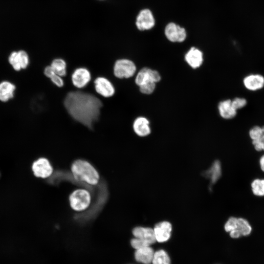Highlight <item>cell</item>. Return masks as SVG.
Wrapping results in <instances>:
<instances>
[{"instance_id": "28", "label": "cell", "mask_w": 264, "mask_h": 264, "mask_svg": "<svg viewBox=\"0 0 264 264\" xmlns=\"http://www.w3.org/2000/svg\"><path fill=\"white\" fill-rule=\"evenodd\" d=\"M237 219L236 217H231L227 220L224 225V230L226 233H228L236 228Z\"/></svg>"}, {"instance_id": "31", "label": "cell", "mask_w": 264, "mask_h": 264, "mask_svg": "<svg viewBox=\"0 0 264 264\" xmlns=\"http://www.w3.org/2000/svg\"><path fill=\"white\" fill-rule=\"evenodd\" d=\"M252 144L257 151H264V140L252 141Z\"/></svg>"}, {"instance_id": "10", "label": "cell", "mask_w": 264, "mask_h": 264, "mask_svg": "<svg viewBox=\"0 0 264 264\" xmlns=\"http://www.w3.org/2000/svg\"><path fill=\"white\" fill-rule=\"evenodd\" d=\"M165 34L172 42H182L186 38L185 29L174 22L169 23L165 27Z\"/></svg>"}, {"instance_id": "4", "label": "cell", "mask_w": 264, "mask_h": 264, "mask_svg": "<svg viewBox=\"0 0 264 264\" xmlns=\"http://www.w3.org/2000/svg\"><path fill=\"white\" fill-rule=\"evenodd\" d=\"M136 68L134 63L127 59L117 60L114 64L113 73L118 78H129L132 77L136 72Z\"/></svg>"}, {"instance_id": "8", "label": "cell", "mask_w": 264, "mask_h": 264, "mask_svg": "<svg viewBox=\"0 0 264 264\" xmlns=\"http://www.w3.org/2000/svg\"><path fill=\"white\" fill-rule=\"evenodd\" d=\"M8 62L14 70L20 71L28 66L29 59L27 53L25 51H14L9 56Z\"/></svg>"}, {"instance_id": "13", "label": "cell", "mask_w": 264, "mask_h": 264, "mask_svg": "<svg viewBox=\"0 0 264 264\" xmlns=\"http://www.w3.org/2000/svg\"><path fill=\"white\" fill-rule=\"evenodd\" d=\"M90 79V73L85 67L77 68L73 71L71 75L72 84L75 87L79 88L86 86Z\"/></svg>"}, {"instance_id": "1", "label": "cell", "mask_w": 264, "mask_h": 264, "mask_svg": "<svg viewBox=\"0 0 264 264\" xmlns=\"http://www.w3.org/2000/svg\"><path fill=\"white\" fill-rule=\"evenodd\" d=\"M64 105L72 118L90 129L98 121L103 106L95 95L80 91L67 93Z\"/></svg>"}, {"instance_id": "32", "label": "cell", "mask_w": 264, "mask_h": 264, "mask_svg": "<svg viewBox=\"0 0 264 264\" xmlns=\"http://www.w3.org/2000/svg\"><path fill=\"white\" fill-rule=\"evenodd\" d=\"M259 163L261 170L264 172V154L261 157Z\"/></svg>"}, {"instance_id": "26", "label": "cell", "mask_w": 264, "mask_h": 264, "mask_svg": "<svg viewBox=\"0 0 264 264\" xmlns=\"http://www.w3.org/2000/svg\"><path fill=\"white\" fill-rule=\"evenodd\" d=\"M139 87V90L142 93L150 94L153 92L155 88V83L150 82L145 83Z\"/></svg>"}, {"instance_id": "11", "label": "cell", "mask_w": 264, "mask_h": 264, "mask_svg": "<svg viewBox=\"0 0 264 264\" xmlns=\"http://www.w3.org/2000/svg\"><path fill=\"white\" fill-rule=\"evenodd\" d=\"M160 79V75L157 71L148 67H144L138 72L135 79V82L139 87L150 82L156 83Z\"/></svg>"}, {"instance_id": "21", "label": "cell", "mask_w": 264, "mask_h": 264, "mask_svg": "<svg viewBox=\"0 0 264 264\" xmlns=\"http://www.w3.org/2000/svg\"><path fill=\"white\" fill-rule=\"evenodd\" d=\"M152 264H171V259L166 250L157 248L154 251Z\"/></svg>"}, {"instance_id": "3", "label": "cell", "mask_w": 264, "mask_h": 264, "mask_svg": "<svg viewBox=\"0 0 264 264\" xmlns=\"http://www.w3.org/2000/svg\"><path fill=\"white\" fill-rule=\"evenodd\" d=\"M68 200L70 207L75 211L86 210L90 205L91 196L90 192L84 188H78L70 194Z\"/></svg>"}, {"instance_id": "20", "label": "cell", "mask_w": 264, "mask_h": 264, "mask_svg": "<svg viewBox=\"0 0 264 264\" xmlns=\"http://www.w3.org/2000/svg\"><path fill=\"white\" fill-rule=\"evenodd\" d=\"M218 108L220 115L224 119L233 118L237 114V110L233 108L231 100L229 99L220 102Z\"/></svg>"}, {"instance_id": "34", "label": "cell", "mask_w": 264, "mask_h": 264, "mask_svg": "<svg viewBox=\"0 0 264 264\" xmlns=\"http://www.w3.org/2000/svg\"></svg>"}, {"instance_id": "15", "label": "cell", "mask_w": 264, "mask_h": 264, "mask_svg": "<svg viewBox=\"0 0 264 264\" xmlns=\"http://www.w3.org/2000/svg\"><path fill=\"white\" fill-rule=\"evenodd\" d=\"M132 234L134 237L144 240L151 246L156 243L153 228L136 226L133 228Z\"/></svg>"}, {"instance_id": "24", "label": "cell", "mask_w": 264, "mask_h": 264, "mask_svg": "<svg viewBox=\"0 0 264 264\" xmlns=\"http://www.w3.org/2000/svg\"><path fill=\"white\" fill-rule=\"evenodd\" d=\"M44 74L49 78L52 82L58 87H63L64 83L62 77L56 74L50 66H47L44 69Z\"/></svg>"}, {"instance_id": "30", "label": "cell", "mask_w": 264, "mask_h": 264, "mask_svg": "<svg viewBox=\"0 0 264 264\" xmlns=\"http://www.w3.org/2000/svg\"><path fill=\"white\" fill-rule=\"evenodd\" d=\"M233 108L237 110L244 107L247 104L246 99L243 98H235L231 101Z\"/></svg>"}, {"instance_id": "18", "label": "cell", "mask_w": 264, "mask_h": 264, "mask_svg": "<svg viewBox=\"0 0 264 264\" xmlns=\"http://www.w3.org/2000/svg\"><path fill=\"white\" fill-rule=\"evenodd\" d=\"M133 129L135 133L139 136H147L151 132L149 120L144 117L136 118L133 123Z\"/></svg>"}, {"instance_id": "9", "label": "cell", "mask_w": 264, "mask_h": 264, "mask_svg": "<svg viewBox=\"0 0 264 264\" xmlns=\"http://www.w3.org/2000/svg\"><path fill=\"white\" fill-rule=\"evenodd\" d=\"M252 232L253 228L249 222L245 219L239 218L237 219L236 228L228 234L231 239H238L249 236Z\"/></svg>"}, {"instance_id": "5", "label": "cell", "mask_w": 264, "mask_h": 264, "mask_svg": "<svg viewBox=\"0 0 264 264\" xmlns=\"http://www.w3.org/2000/svg\"><path fill=\"white\" fill-rule=\"evenodd\" d=\"M32 170L35 176L42 178L50 177L53 173L52 165L45 157H40L36 160L32 165Z\"/></svg>"}, {"instance_id": "17", "label": "cell", "mask_w": 264, "mask_h": 264, "mask_svg": "<svg viewBox=\"0 0 264 264\" xmlns=\"http://www.w3.org/2000/svg\"><path fill=\"white\" fill-rule=\"evenodd\" d=\"M243 83L247 89L257 90L264 87V77L260 74H250L244 78Z\"/></svg>"}, {"instance_id": "19", "label": "cell", "mask_w": 264, "mask_h": 264, "mask_svg": "<svg viewBox=\"0 0 264 264\" xmlns=\"http://www.w3.org/2000/svg\"><path fill=\"white\" fill-rule=\"evenodd\" d=\"M16 86L8 81L0 83V101L7 102L13 98Z\"/></svg>"}, {"instance_id": "7", "label": "cell", "mask_w": 264, "mask_h": 264, "mask_svg": "<svg viewBox=\"0 0 264 264\" xmlns=\"http://www.w3.org/2000/svg\"><path fill=\"white\" fill-rule=\"evenodd\" d=\"M155 24V20L151 11L149 9L141 10L136 17L135 25L140 31L152 29Z\"/></svg>"}, {"instance_id": "25", "label": "cell", "mask_w": 264, "mask_h": 264, "mask_svg": "<svg viewBox=\"0 0 264 264\" xmlns=\"http://www.w3.org/2000/svg\"><path fill=\"white\" fill-rule=\"evenodd\" d=\"M253 194L258 197L264 196V179L257 178L251 183Z\"/></svg>"}, {"instance_id": "22", "label": "cell", "mask_w": 264, "mask_h": 264, "mask_svg": "<svg viewBox=\"0 0 264 264\" xmlns=\"http://www.w3.org/2000/svg\"><path fill=\"white\" fill-rule=\"evenodd\" d=\"M221 166L219 161H215L211 168L205 173V176L209 178L211 184H214L221 176Z\"/></svg>"}, {"instance_id": "14", "label": "cell", "mask_w": 264, "mask_h": 264, "mask_svg": "<svg viewBox=\"0 0 264 264\" xmlns=\"http://www.w3.org/2000/svg\"><path fill=\"white\" fill-rule=\"evenodd\" d=\"M154 251L152 246H147L134 250V259L139 264H152Z\"/></svg>"}, {"instance_id": "16", "label": "cell", "mask_w": 264, "mask_h": 264, "mask_svg": "<svg viewBox=\"0 0 264 264\" xmlns=\"http://www.w3.org/2000/svg\"><path fill=\"white\" fill-rule=\"evenodd\" d=\"M185 60L192 68L199 67L203 61L202 52L195 47H191L185 54Z\"/></svg>"}, {"instance_id": "6", "label": "cell", "mask_w": 264, "mask_h": 264, "mask_svg": "<svg viewBox=\"0 0 264 264\" xmlns=\"http://www.w3.org/2000/svg\"><path fill=\"white\" fill-rule=\"evenodd\" d=\"M153 229L157 243H165L172 237L173 227L172 224L169 221L159 222L154 225Z\"/></svg>"}, {"instance_id": "2", "label": "cell", "mask_w": 264, "mask_h": 264, "mask_svg": "<svg viewBox=\"0 0 264 264\" xmlns=\"http://www.w3.org/2000/svg\"><path fill=\"white\" fill-rule=\"evenodd\" d=\"M71 172L74 178L90 185H97L100 179L99 173L88 161L77 159L71 165Z\"/></svg>"}, {"instance_id": "12", "label": "cell", "mask_w": 264, "mask_h": 264, "mask_svg": "<svg viewBox=\"0 0 264 264\" xmlns=\"http://www.w3.org/2000/svg\"><path fill=\"white\" fill-rule=\"evenodd\" d=\"M96 91L104 97H110L115 93V88L112 83L107 78L99 77L94 82Z\"/></svg>"}, {"instance_id": "29", "label": "cell", "mask_w": 264, "mask_h": 264, "mask_svg": "<svg viewBox=\"0 0 264 264\" xmlns=\"http://www.w3.org/2000/svg\"><path fill=\"white\" fill-rule=\"evenodd\" d=\"M262 127L256 126L250 130L249 134L252 140L254 141L259 139L262 135Z\"/></svg>"}, {"instance_id": "33", "label": "cell", "mask_w": 264, "mask_h": 264, "mask_svg": "<svg viewBox=\"0 0 264 264\" xmlns=\"http://www.w3.org/2000/svg\"></svg>"}, {"instance_id": "23", "label": "cell", "mask_w": 264, "mask_h": 264, "mask_svg": "<svg viewBox=\"0 0 264 264\" xmlns=\"http://www.w3.org/2000/svg\"><path fill=\"white\" fill-rule=\"evenodd\" d=\"M51 67L54 72L61 77L66 74V64L65 60L61 58L54 59L51 64Z\"/></svg>"}, {"instance_id": "27", "label": "cell", "mask_w": 264, "mask_h": 264, "mask_svg": "<svg viewBox=\"0 0 264 264\" xmlns=\"http://www.w3.org/2000/svg\"><path fill=\"white\" fill-rule=\"evenodd\" d=\"M130 244L134 250L147 246H151L144 240L135 237L131 240Z\"/></svg>"}]
</instances>
